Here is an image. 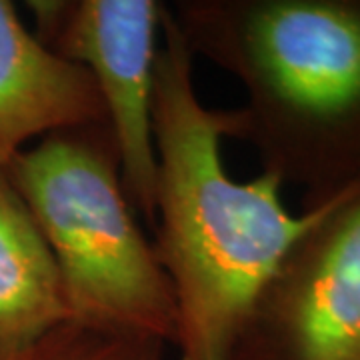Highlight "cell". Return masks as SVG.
<instances>
[{
    "instance_id": "obj_1",
    "label": "cell",
    "mask_w": 360,
    "mask_h": 360,
    "mask_svg": "<svg viewBox=\"0 0 360 360\" xmlns=\"http://www.w3.org/2000/svg\"><path fill=\"white\" fill-rule=\"evenodd\" d=\"M156 51V257L176 298L180 360H229L257 298L290 248L359 186L292 214L283 182L260 172L234 180L222 162L226 110H212L194 84V56L168 2Z\"/></svg>"
},
{
    "instance_id": "obj_2",
    "label": "cell",
    "mask_w": 360,
    "mask_h": 360,
    "mask_svg": "<svg viewBox=\"0 0 360 360\" xmlns=\"http://www.w3.org/2000/svg\"><path fill=\"white\" fill-rule=\"evenodd\" d=\"M193 56L246 92L229 139L314 208L360 184V0H172Z\"/></svg>"
},
{
    "instance_id": "obj_3",
    "label": "cell",
    "mask_w": 360,
    "mask_h": 360,
    "mask_svg": "<svg viewBox=\"0 0 360 360\" xmlns=\"http://www.w3.org/2000/svg\"><path fill=\"white\" fill-rule=\"evenodd\" d=\"M4 172L51 246L70 321L174 347V290L136 222L108 122L49 134Z\"/></svg>"
},
{
    "instance_id": "obj_4",
    "label": "cell",
    "mask_w": 360,
    "mask_h": 360,
    "mask_svg": "<svg viewBox=\"0 0 360 360\" xmlns=\"http://www.w3.org/2000/svg\"><path fill=\"white\" fill-rule=\"evenodd\" d=\"M26 6L34 37L94 78L130 205L155 229L153 86L162 2L30 0Z\"/></svg>"
},
{
    "instance_id": "obj_5",
    "label": "cell",
    "mask_w": 360,
    "mask_h": 360,
    "mask_svg": "<svg viewBox=\"0 0 360 360\" xmlns=\"http://www.w3.org/2000/svg\"><path fill=\"white\" fill-rule=\"evenodd\" d=\"M229 360H360V186L290 248Z\"/></svg>"
},
{
    "instance_id": "obj_6",
    "label": "cell",
    "mask_w": 360,
    "mask_h": 360,
    "mask_svg": "<svg viewBox=\"0 0 360 360\" xmlns=\"http://www.w3.org/2000/svg\"><path fill=\"white\" fill-rule=\"evenodd\" d=\"M106 122L89 70L44 46L0 0V170L34 139Z\"/></svg>"
},
{
    "instance_id": "obj_7",
    "label": "cell",
    "mask_w": 360,
    "mask_h": 360,
    "mask_svg": "<svg viewBox=\"0 0 360 360\" xmlns=\"http://www.w3.org/2000/svg\"><path fill=\"white\" fill-rule=\"evenodd\" d=\"M68 321L51 246L0 170V352L25 347Z\"/></svg>"
},
{
    "instance_id": "obj_8",
    "label": "cell",
    "mask_w": 360,
    "mask_h": 360,
    "mask_svg": "<svg viewBox=\"0 0 360 360\" xmlns=\"http://www.w3.org/2000/svg\"><path fill=\"white\" fill-rule=\"evenodd\" d=\"M167 342L68 321L0 360H167Z\"/></svg>"
}]
</instances>
